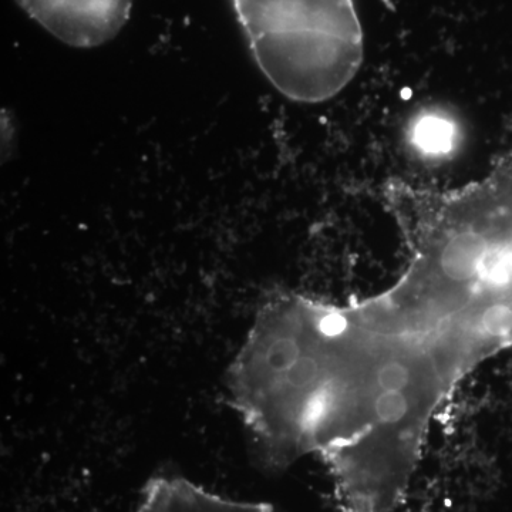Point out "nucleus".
I'll use <instances>...</instances> for the list:
<instances>
[{
  "label": "nucleus",
  "instance_id": "obj_1",
  "mask_svg": "<svg viewBox=\"0 0 512 512\" xmlns=\"http://www.w3.org/2000/svg\"><path fill=\"white\" fill-rule=\"evenodd\" d=\"M249 50L286 99L322 103L342 93L365 57L355 0H231Z\"/></svg>",
  "mask_w": 512,
  "mask_h": 512
},
{
  "label": "nucleus",
  "instance_id": "obj_2",
  "mask_svg": "<svg viewBox=\"0 0 512 512\" xmlns=\"http://www.w3.org/2000/svg\"><path fill=\"white\" fill-rule=\"evenodd\" d=\"M30 19L64 45L92 49L119 35L133 0H16Z\"/></svg>",
  "mask_w": 512,
  "mask_h": 512
},
{
  "label": "nucleus",
  "instance_id": "obj_3",
  "mask_svg": "<svg viewBox=\"0 0 512 512\" xmlns=\"http://www.w3.org/2000/svg\"><path fill=\"white\" fill-rule=\"evenodd\" d=\"M137 512H241L220 498L184 487H157L141 498Z\"/></svg>",
  "mask_w": 512,
  "mask_h": 512
}]
</instances>
